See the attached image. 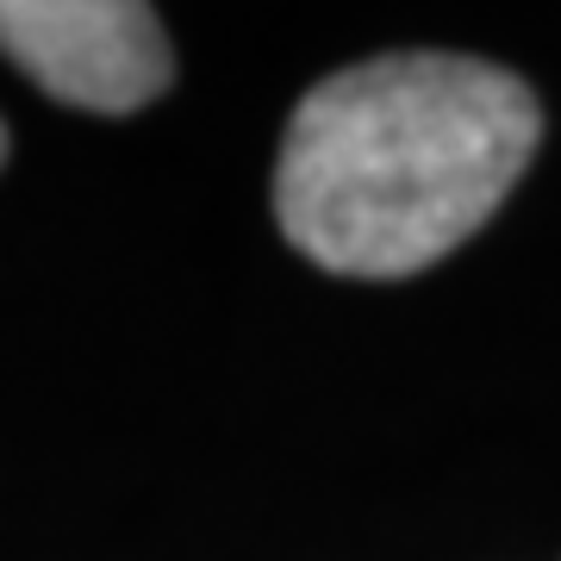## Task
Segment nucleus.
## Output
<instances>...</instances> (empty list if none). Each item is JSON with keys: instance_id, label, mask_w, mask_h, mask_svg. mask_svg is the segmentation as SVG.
I'll return each mask as SVG.
<instances>
[{"instance_id": "nucleus-1", "label": "nucleus", "mask_w": 561, "mask_h": 561, "mask_svg": "<svg viewBox=\"0 0 561 561\" xmlns=\"http://www.w3.org/2000/svg\"><path fill=\"white\" fill-rule=\"evenodd\" d=\"M537 138L542 106L512 69L443 50L350 62L287 119L280 238L324 275H419L500 213Z\"/></svg>"}, {"instance_id": "nucleus-2", "label": "nucleus", "mask_w": 561, "mask_h": 561, "mask_svg": "<svg viewBox=\"0 0 561 561\" xmlns=\"http://www.w3.org/2000/svg\"><path fill=\"white\" fill-rule=\"evenodd\" d=\"M0 50L81 113H138L175 81L162 20L138 0H0Z\"/></svg>"}, {"instance_id": "nucleus-3", "label": "nucleus", "mask_w": 561, "mask_h": 561, "mask_svg": "<svg viewBox=\"0 0 561 561\" xmlns=\"http://www.w3.org/2000/svg\"><path fill=\"white\" fill-rule=\"evenodd\" d=\"M0 162H7V125H0Z\"/></svg>"}]
</instances>
